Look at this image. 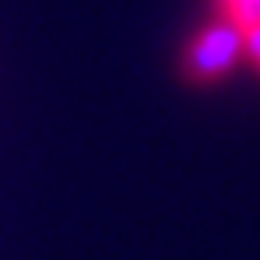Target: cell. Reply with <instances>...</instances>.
<instances>
[{
    "mask_svg": "<svg viewBox=\"0 0 260 260\" xmlns=\"http://www.w3.org/2000/svg\"><path fill=\"white\" fill-rule=\"evenodd\" d=\"M246 60H250V63L260 71V28L246 32Z\"/></svg>",
    "mask_w": 260,
    "mask_h": 260,
    "instance_id": "cell-3",
    "label": "cell"
},
{
    "mask_svg": "<svg viewBox=\"0 0 260 260\" xmlns=\"http://www.w3.org/2000/svg\"><path fill=\"white\" fill-rule=\"evenodd\" d=\"M246 56V32L232 25L229 18H218L208 28L193 36V43L183 49L179 74L190 85H215L225 74L236 71V63Z\"/></svg>",
    "mask_w": 260,
    "mask_h": 260,
    "instance_id": "cell-1",
    "label": "cell"
},
{
    "mask_svg": "<svg viewBox=\"0 0 260 260\" xmlns=\"http://www.w3.org/2000/svg\"><path fill=\"white\" fill-rule=\"evenodd\" d=\"M221 18H229L243 32H253V28H260V0H225Z\"/></svg>",
    "mask_w": 260,
    "mask_h": 260,
    "instance_id": "cell-2",
    "label": "cell"
},
{
    "mask_svg": "<svg viewBox=\"0 0 260 260\" xmlns=\"http://www.w3.org/2000/svg\"><path fill=\"white\" fill-rule=\"evenodd\" d=\"M221 4H225V0H221Z\"/></svg>",
    "mask_w": 260,
    "mask_h": 260,
    "instance_id": "cell-4",
    "label": "cell"
}]
</instances>
